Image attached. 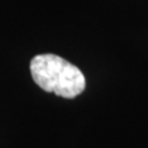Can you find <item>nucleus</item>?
<instances>
[{
	"mask_svg": "<svg viewBox=\"0 0 148 148\" xmlns=\"http://www.w3.org/2000/svg\"><path fill=\"white\" fill-rule=\"evenodd\" d=\"M32 79L41 89L66 99H74L85 89L80 69L57 54H37L31 59Z\"/></svg>",
	"mask_w": 148,
	"mask_h": 148,
	"instance_id": "f257e3e1",
	"label": "nucleus"
}]
</instances>
